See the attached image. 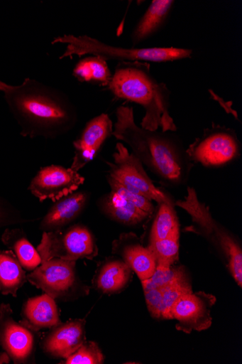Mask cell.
<instances>
[{"instance_id":"obj_4","label":"cell","mask_w":242,"mask_h":364,"mask_svg":"<svg viewBox=\"0 0 242 364\" xmlns=\"http://www.w3.org/2000/svg\"><path fill=\"white\" fill-rule=\"evenodd\" d=\"M176 205L192 218V225L185 228V232L202 236L209 242L226 264L236 284L241 287L242 249L237 238L213 218L209 208L199 202L194 188L189 187L185 200L177 201Z\"/></svg>"},{"instance_id":"obj_21","label":"cell","mask_w":242,"mask_h":364,"mask_svg":"<svg viewBox=\"0 0 242 364\" xmlns=\"http://www.w3.org/2000/svg\"><path fill=\"white\" fill-rule=\"evenodd\" d=\"M3 243L16 255L25 271L32 272L40 266L38 250L27 239L21 228H7L2 236Z\"/></svg>"},{"instance_id":"obj_30","label":"cell","mask_w":242,"mask_h":364,"mask_svg":"<svg viewBox=\"0 0 242 364\" xmlns=\"http://www.w3.org/2000/svg\"><path fill=\"white\" fill-rule=\"evenodd\" d=\"M148 309L151 316L161 318L163 293L160 288L153 286L148 279L142 281Z\"/></svg>"},{"instance_id":"obj_18","label":"cell","mask_w":242,"mask_h":364,"mask_svg":"<svg viewBox=\"0 0 242 364\" xmlns=\"http://www.w3.org/2000/svg\"><path fill=\"white\" fill-rule=\"evenodd\" d=\"M131 277L132 271L128 264L119 257H111L100 263L92 283L98 291L114 294L126 289Z\"/></svg>"},{"instance_id":"obj_9","label":"cell","mask_w":242,"mask_h":364,"mask_svg":"<svg viewBox=\"0 0 242 364\" xmlns=\"http://www.w3.org/2000/svg\"><path fill=\"white\" fill-rule=\"evenodd\" d=\"M116 148L114 162L106 161L109 168L108 177L159 205L175 204L167 193L155 186L139 159L133 153L130 154L122 143H118Z\"/></svg>"},{"instance_id":"obj_3","label":"cell","mask_w":242,"mask_h":364,"mask_svg":"<svg viewBox=\"0 0 242 364\" xmlns=\"http://www.w3.org/2000/svg\"><path fill=\"white\" fill-rule=\"evenodd\" d=\"M115 97L136 103L145 110L141 127L148 130L176 131L170 114V92L166 85L152 75L147 62H120L107 86Z\"/></svg>"},{"instance_id":"obj_27","label":"cell","mask_w":242,"mask_h":364,"mask_svg":"<svg viewBox=\"0 0 242 364\" xmlns=\"http://www.w3.org/2000/svg\"><path fill=\"white\" fill-rule=\"evenodd\" d=\"M105 361L97 343L86 341L73 354L61 360L62 364H101Z\"/></svg>"},{"instance_id":"obj_7","label":"cell","mask_w":242,"mask_h":364,"mask_svg":"<svg viewBox=\"0 0 242 364\" xmlns=\"http://www.w3.org/2000/svg\"><path fill=\"white\" fill-rule=\"evenodd\" d=\"M37 250L42 262L53 258L67 261L93 259L99 253L93 234L82 224L44 232Z\"/></svg>"},{"instance_id":"obj_19","label":"cell","mask_w":242,"mask_h":364,"mask_svg":"<svg viewBox=\"0 0 242 364\" xmlns=\"http://www.w3.org/2000/svg\"><path fill=\"white\" fill-rule=\"evenodd\" d=\"M97 206L101 213L109 218L125 225H139L150 217L128 198L112 191L99 198Z\"/></svg>"},{"instance_id":"obj_25","label":"cell","mask_w":242,"mask_h":364,"mask_svg":"<svg viewBox=\"0 0 242 364\" xmlns=\"http://www.w3.org/2000/svg\"><path fill=\"white\" fill-rule=\"evenodd\" d=\"M180 237L150 241L148 248L153 253L157 266L169 267L179 260Z\"/></svg>"},{"instance_id":"obj_24","label":"cell","mask_w":242,"mask_h":364,"mask_svg":"<svg viewBox=\"0 0 242 364\" xmlns=\"http://www.w3.org/2000/svg\"><path fill=\"white\" fill-rule=\"evenodd\" d=\"M180 237V227L175 204L161 203L153 222L150 241Z\"/></svg>"},{"instance_id":"obj_23","label":"cell","mask_w":242,"mask_h":364,"mask_svg":"<svg viewBox=\"0 0 242 364\" xmlns=\"http://www.w3.org/2000/svg\"><path fill=\"white\" fill-rule=\"evenodd\" d=\"M73 75L81 82L96 84L107 87L113 74L106 60L98 56H89L82 59L75 65Z\"/></svg>"},{"instance_id":"obj_13","label":"cell","mask_w":242,"mask_h":364,"mask_svg":"<svg viewBox=\"0 0 242 364\" xmlns=\"http://www.w3.org/2000/svg\"><path fill=\"white\" fill-rule=\"evenodd\" d=\"M114 124L109 116L101 114L89 121L74 142L75 156L71 169L79 172L93 161L106 141L113 136Z\"/></svg>"},{"instance_id":"obj_32","label":"cell","mask_w":242,"mask_h":364,"mask_svg":"<svg viewBox=\"0 0 242 364\" xmlns=\"http://www.w3.org/2000/svg\"><path fill=\"white\" fill-rule=\"evenodd\" d=\"M10 361L11 358L6 352L0 353V364L9 363Z\"/></svg>"},{"instance_id":"obj_2","label":"cell","mask_w":242,"mask_h":364,"mask_svg":"<svg viewBox=\"0 0 242 364\" xmlns=\"http://www.w3.org/2000/svg\"><path fill=\"white\" fill-rule=\"evenodd\" d=\"M113 136L127 144L133 154L163 183H186L192 163L179 139L167 132L148 130L135 122L133 109L121 106L116 113Z\"/></svg>"},{"instance_id":"obj_11","label":"cell","mask_w":242,"mask_h":364,"mask_svg":"<svg viewBox=\"0 0 242 364\" xmlns=\"http://www.w3.org/2000/svg\"><path fill=\"white\" fill-rule=\"evenodd\" d=\"M216 302L214 295L204 291L185 294L171 309V318L177 321L176 327L181 332H201L212 325L211 309Z\"/></svg>"},{"instance_id":"obj_31","label":"cell","mask_w":242,"mask_h":364,"mask_svg":"<svg viewBox=\"0 0 242 364\" xmlns=\"http://www.w3.org/2000/svg\"><path fill=\"white\" fill-rule=\"evenodd\" d=\"M28 221L7 201L0 198V228Z\"/></svg>"},{"instance_id":"obj_29","label":"cell","mask_w":242,"mask_h":364,"mask_svg":"<svg viewBox=\"0 0 242 364\" xmlns=\"http://www.w3.org/2000/svg\"><path fill=\"white\" fill-rule=\"evenodd\" d=\"M186 273L184 267H175V264L169 267L157 266L154 274L148 281L153 286L162 289Z\"/></svg>"},{"instance_id":"obj_8","label":"cell","mask_w":242,"mask_h":364,"mask_svg":"<svg viewBox=\"0 0 242 364\" xmlns=\"http://www.w3.org/2000/svg\"><path fill=\"white\" fill-rule=\"evenodd\" d=\"M186 150L191 161L207 168H219L239 157L241 144L233 129L214 124Z\"/></svg>"},{"instance_id":"obj_20","label":"cell","mask_w":242,"mask_h":364,"mask_svg":"<svg viewBox=\"0 0 242 364\" xmlns=\"http://www.w3.org/2000/svg\"><path fill=\"white\" fill-rule=\"evenodd\" d=\"M175 4L172 0H154L151 3L131 33L133 48L148 41L163 28Z\"/></svg>"},{"instance_id":"obj_1","label":"cell","mask_w":242,"mask_h":364,"mask_svg":"<svg viewBox=\"0 0 242 364\" xmlns=\"http://www.w3.org/2000/svg\"><path fill=\"white\" fill-rule=\"evenodd\" d=\"M0 91L25 138L55 139L74 129L77 109L61 90L26 78L18 86L0 81Z\"/></svg>"},{"instance_id":"obj_22","label":"cell","mask_w":242,"mask_h":364,"mask_svg":"<svg viewBox=\"0 0 242 364\" xmlns=\"http://www.w3.org/2000/svg\"><path fill=\"white\" fill-rule=\"evenodd\" d=\"M27 282L26 271L14 252L0 250V291L17 296L18 291Z\"/></svg>"},{"instance_id":"obj_15","label":"cell","mask_w":242,"mask_h":364,"mask_svg":"<svg viewBox=\"0 0 242 364\" xmlns=\"http://www.w3.org/2000/svg\"><path fill=\"white\" fill-rule=\"evenodd\" d=\"M114 255L121 258L141 282L150 279L157 264L148 247L133 233H123L112 245Z\"/></svg>"},{"instance_id":"obj_10","label":"cell","mask_w":242,"mask_h":364,"mask_svg":"<svg viewBox=\"0 0 242 364\" xmlns=\"http://www.w3.org/2000/svg\"><path fill=\"white\" fill-rule=\"evenodd\" d=\"M38 334L15 321L10 304H0V347L14 363L35 362Z\"/></svg>"},{"instance_id":"obj_14","label":"cell","mask_w":242,"mask_h":364,"mask_svg":"<svg viewBox=\"0 0 242 364\" xmlns=\"http://www.w3.org/2000/svg\"><path fill=\"white\" fill-rule=\"evenodd\" d=\"M86 322L84 318L73 319L50 328L41 340L42 350L52 358H67L87 341Z\"/></svg>"},{"instance_id":"obj_5","label":"cell","mask_w":242,"mask_h":364,"mask_svg":"<svg viewBox=\"0 0 242 364\" xmlns=\"http://www.w3.org/2000/svg\"><path fill=\"white\" fill-rule=\"evenodd\" d=\"M55 44H66V50L60 57L63 59L74 55H92L106 61L109 60L120 62H154L165 63L191 58L192 50L178 48H123L114 47L87 36L72 35L57 37L52 42Z\"/></svg>"},{"instance_id":"obj_26","label":"cell","mask_w":242,"mask_h":364,"mask_svg":"<svg viewBox=\"0 0 242 364\" xmlns=\"http://www.w3.org/2000/svg\"><path fill=\"white\" fill-rule=\"evenodd\" d=\"M163 293V306L161 318L171 320L170 311L181 296L193 292L191 283L187 273L175 282L161 289Z\"/></svg>"},{"instance_id":"obj_6","label":"cell","mask_w":242,"mask_h":364,"mask_svg":"<svg viewBox=\"0 0 242 364\" xmlns=\"http://www.w3.org/2000/svg\"><path fill=\"white\" fill-rule=\"evenodd\" d=\"M26 279L32 285L61 302L77 300L89 292V287L77 274V261L53 258L43 262Z\"/></svg>"},{"instance_id":"obj_28","label":"cell","mask_w":242,"mask_h":364,"mask_svg":"<svg viewBox=\"0 0 242 364\" xmlns=\"http://www.w3.org/2000/svg\"><path fill=\"white\" fill-rule=\"evenodd\" d=\"M107 181L112 191L128 198L138 208L143 210L148 215L151 216L153 214L155 207L153 201L149 200V198L140 193L127 189L123 185L110 177L107 176Z\"/></svg>"},{"instance_id":"obj_17","label":"cell","mask_w":242,"mask_h":364,"mask_svg":"<svg viewBox=\"0 0 242 364\" xmlns=\"http://www.w3.org/2000/svg\"><path fill=\"white\" fill-rule=\"evenodd\" d=\"M21 316L20 322L38 333L62 322L55 300L45 293L29 299L23 306Z\"/></svg>"},{"instance_id":"obj_16","label":"cell","mask_w":242,"mask_h":364,"mask_svg":"<svg viewBox=\"0 0 242 364\" xmlns=\"http://www.w3.org/2000/svg\"><path fill=\"white\" fill-rule=\"evenodd\" d=\"M89 200V194L86 191H75L62 197L44 216L40 229L50 232L70 225L82 214Z\"/></svg>"},{"instance_id":"obj_12","label":"cell","mask_w":242,"mask_h":364,"mask_svg":"<svg viewBox=\"0 0 242 364\" xmlns=\"http://www.w3.org/2000/svg\"><path fill=\"white\" fill-rule=\"evenodd\" d=\"M84 181L78 172L53 164L39 171L31 180L28 191L42 203L48 200L55 202L77 191Z\"/></svg>"}]
</instances>
